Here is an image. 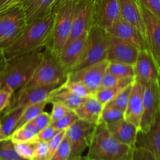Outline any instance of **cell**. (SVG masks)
I'll return each instance as SVG.
<instances>
[{
  "label": "cell",
  "mask_w": 160,
  "mask_h": 160,
  "mask_svg": "<svg viewBox=\"0 0 160 160\" xmlns=\"http://www.w3.org/2000/svg\"><path fill=\"white\" fill-rule=\"evenodd\" d=\"M56 0H23L18 6L23 9L27 23L50 14Z\"/></svg>",
  "instance_id": "23"
},
{
  "label": "cell",
  "mask_w": 160,
  "mask_h": 160,
  "mask_svg": "<svg viewBox=\"0 0 160 160\" xmlns=\"http://www.w3.org/2000/svg\"><path fill=\"white\" fill-rule=\"evenodd\" d=\"M0 160H27L19 156L10 138L0 139Z\"/></svg>",
  "instance_id": "29"
},
{
  "label": "cell",
  "mask_w": 160,
  "mask_h": 160,
  "mask_svg": "<svg viewBox=\"0 0 160 160\" xmlns=\"http://www.w3.org/2000/svg\"><path fill=\"white\" fill-rule=\"evenodd\" d=\"M85 98H80L71 92L65 85V83L52 91L47 98L48 103H59L70 109V110L76 109L84 101Z\"/></svg>",
  "instance_id": "24"
},
{
  "label": "cell",
  "mask_w": 160,
  "mask_h": 160,
  "mask_svg": "<svg viewBox=\"0 0 160 160\" xmlns=\"http://www.w3.org/2000/svg\"><path fill=\"white\" fill-rule=\"evenodd\" d=\"M134 148L121 143L111 134L106 123L95 126L87 157L96 160H133Z\"/></svg>",
  "instance_id": "3"
},
{
  "label": "cell",
  "mask_w": 160,
  "mask_h": 160,
  "mask_svg": "<svg viewBox=\"0 0 160 160\" xmlns=\"http://www.w3.org/2000/svg\"><path fill=\"white\" fill-rule=\"evenodd\" d=\"M36 134H33L28 129L23 127L15 130L11 134L10 138L13 143H20V142H25L32 141L34 138Z\"/></svg>",
  "instance_id": "37"
},
{
  "label": "cell",
  "mask_w": 160,
  "mask_h": 160,
  "mask_svg": "<svg viewBox=\"0 0 160 160\" xmlns=\"http://www.w3.org/2000/svg\"><path fill=\"white\" fill-rule=\"evenodd\" d=\"M6 138V136L4 135L2 131V124H1V120H0V139Z\"/></svg>",
  "instance_id": "51"
},
{
  "label": "cell",
  "mask_w": 160,
  "mask_h": 160,
  "mask_svg": "<svg viewBox=\"0 0 160 160\" xmlns=\"http://www.w3.org/2000/svg\"><path fill=\"white\" fill-rule=\"evenodd\" d=\"M108 64L109 61L105 59L81 70L70 72L67 81L81 82L95 95V92L100 89L103 76L107 70Z\"/></svg>",
  "instance_id": "10"
},
{
  "label": "cell",
  "mask_w": 160,
  "mask_h": 160,
  "mask_svg": "<svg viewBox=\"0 0 160 160\" xmlns=\"http://www.w3.org/2000/svg\"><path fill=\"white\" fill-rule=\"evenodd\" d=\"M133 160H160V157L154 156L144 148L136 147L134 151Z\"/></svg>",
  "instance_id": "45"
},
{
  "label": "cell",
  "mask_w": 160,
  "mask_h": 160,
  "mask_svg": "<svg viewBox=\"0 0 160 160\" xmlns=\"http://www.w3.org/2000/svg\"><path fill=\"white\" fill-rule=\"evenodd\" d=\"M90 2L93 4V6H95V4H97L99 2V0H90Z\"/></svg>",
  "instance_id": "53"
},
{
  "label": "cell",
  "mask_w": 160,
  "mask_h": 160,
  "mask_svg": "<svg viewBox=\"0 0 160 160\" xmlns=\"http://www.w3.org/2000/svg\"><path fill=\"white\" fill-rule=\"evenodd\" d=\"M88 32L84 33L81 37L67 42L58 56L59 61L66 70L70 73L82 59L85 49Z\"/></svg>",
  "instance_id": "16"
},
{
  "label": "cell",
  "mask_w": 160,
  "mask_h": 160,
  "mask_svg": "<svg viewBox=\"0 0 160 160\" xmlns=\"http://www.w3.org/2000/svg\"><path fill=\"white\" fill-rule=\"evenodd\" d=\"M132 83L125 82L114 86V87L107 88H100L95 92L94 96L104 106V105L109 102L111 100L113 99L122 90H123L125 88L128 87Z\"/></svg>",
  "instance_id": "28"
},
{
  "label": "cell",
  "mask_w": 160,
  "mask_h": 160,
  "mask_svg": "<svg viewBox=\"0 0 160 160\" xmlns=\"http://www.w3.org/2000/svg\"><path fill=\"white\" fill-rule=\"evenodd\" d=\"M139 50L137 47L109 34L106 60L134 66L137 60Z\"/></svg>",
  "instance_id": "13"
},
{
  "label": "cell",
  "mask_w": 160,
  "mask_h": 160,
  "mask_svg": "<svg viewBox=\"0 0 160 160\" xmlns=\"http://www.w3.org/2000/svg\"><path fill=\"white\" fill-rule=\"evenodd\" d=\"M74 2H70L66 3L53 12L55 13V20L52 34L49 45L47 47L57 56L70 38Z\"/></svg>",
  "instance_id": "6"
},
{
  "label": "cell",
  "mask_w": 160,
  "mask_h": 160,
  "mask_svg": "<svg viewBox=\"0 0 160 160\" xmlns=\"http://www.w3.org/2000/svg\"><path fill=\"white\" fill-rule=\"evenodd\" d=\"M22 1H23V0H11V1L8 3V4H6V6L2 8V9H0V12L6 10V9H10V8L13 7V6H18V5L20 4Z\"/></svg>",
  "instance_id": "48"
},
{
  "label": "cell",
  "mask_w": 160,
  "mask_h": 160,
  "mask_svg": "<svg viewBox=\"0 0 160 160\" xmlns=\"http://www.w3.org/2000/svg\"><path fill=\"white\" fill-rule=\"evenodd\" d=\"M6 56L4 54V51H3L2 48H0V71L2 70L5 67L6 64Z\"/></svg>",
  "instance_id": "49"
},
{
  "label": "cell",
  "mask_w": 160,
  "mask_h": 160,
  "mask_svg": "<svg viewBox=\"0 0 160 160\" xmlns=\"http://www.w3.org/2000/svg\"><path fill=\"white\" fill-rule=\"evenodd\" d=\"M78 0H56V2H54L52 6V12H55L56 10H57L59 8H60L61 6L65 5L66 3L70 2H77Z\"/></svg>",
  "instance_id": "46"
},
{
  "label": "cell",
  "mask_w": 160,
  "mask_h": 160,
  "mask_svg": "<svg viewBox=\"0 0 160 160\" xmlns=\"http://www.w3.org/2000/svg\"><path fill=\"white\" fill-rule=\"evenodd\" d=\"M44 49H38L7 59L6 66L0 71L1 88L8 87L15 92L25 87L43 59Z\"/></svg>",
  "instance_id": "2"
},
{
  "label": "cell",
  "mask_w": 160,
  "mask_h": 160,
  "mask_svg": "<svg viewBox=\"0 0 160 160\" xmlns=\"http://www.w3.org/2000/svg\"><path fill=\"white\" fill-rule=\"evenodd\" d=\"M0 89H1V84H0Z\"/></svg>",
  "instance_id": "55"
},
{
  "label": "cell",
  "mask_w": 160,
  "mask_h": 160,
  "mask_svg": "<svg viewBox=\"0 0 160 160\" xmlns=\"http://www.w3.org/2000/svg\"><path fill=\"white\" fill-rule=\"evenodd\" d=\"M55 13L27 23L16 40L4 50L6 59L49 45L54 25Z\"/></svg>",
  "instance_id": "1"
},
{
  "label": "cell",
  "mask_w": 160,
  "mask_h": 160,
  "mask_svg": "<svg viewBox=\"0 0 160 160\" xmlns=\"http://www.w3.org/2000/svg\"><path fill=\"white\" fill-rule=\"evenodd\" d=\"M135 80L141 84L158 81L159 66L149 49H140L134 65Z\"/></svg>",
  "instance_id": "12"
},
{
  "label": "cell",
  "mask_w": 160,
  "mask_h": 160,
  "mask_svg": "<svg viewBox=\"0 0 160 160\" xmlns=\"http://www.w3.org/2000/svg\"><path fill=\"white\" fill-rule=\"evenodd\" d=\"M27 25L24 12L20 6L0 12V48L9 47Z\"/></svg>",
  "instance_id": "7"
},
{
  "label": "cell",
  "mask_w": 160,
  "mask_h": 160,
  "mask_svg": "<svg viewBox=\"0 0 160 160\" xmlns=\"http://www.w3.org/2000/svg\"><path fill=\"white\" fill-rule=\"evenodd\" d=\"M15 149L19 156L27 160H31L34 154L36 142H25L20 143H14Z\"/></svg>",
  "instance_id": "33"
},
{
  "label": "cell",
  "mask_w": 160,
  "mask_h": 160,
  "mask_svg": "<svg viewBox=\"0 0 160 160\" xmlns=\"http://www.w3.org/2000/svg\"><path fill=\"white\" fill-rule=\"evenodd\" d=\"M70 110L67 107L64 106L63 105L59 104V103H52V110L51 112V119L52 122L56 121V120H59L64 116L67 115Z\"/></svg>",
  "instance_id": "44"
},
{
  "label": "cell",
  "mask_w": 160,
  "mask_h": 160,
  "mask_svg": "<svg viewBox=\"0 0 160 160\" xmlns=\"http://www.w3.org/2000/svg\"><path fill=\"white\" fill-rule=\"evenodd\" d=\"M159 85H160V62L159 63Z\"/></svg>",
  "instance_id": "54"
},
{
  "label": "cell",
  "mask_w": 160,
  "mask_h": 160,
  "mask_svg": "<svg viewBox=\"0 0 160 160\" xmlns=\"http://www.w3.org/2000/svg\"><path fill=\"white\" fill-rule=\"evenodd\" d=\"M47 104H48L47 101H43L38 103H35V104L25 106L21 114V117H20V120H19L17 126H16L15 130L21 128L25 123L35 119L41 112H43L44 109Z\"/></svg>",
  "instance_id": "27"
},
{
  "label": "cell",
  "mask_w": 160,
  "mask_h": 160,
  "mask_svg": "<svg viewBox=\"0 0 160 160\" xmlns=\"http://www.w3.org/2000/svg\"><path fill=\"white\" fill-rule=\"evenodd\" d=\"M66 135V131H59L56 135L52 138L48 142H47L48 145V158L50 160L52 155L54 154L55 152L59 146L60 143L62 142V139L64 138Z\"/></svg>",
  "instance_id": "39"
},
{
  "label": "cell",
  "mask_w": 160,
  "mask_h": 160,
  "mask_svg": "<svg viewBox=\"0 0 160 160\" xmlns=\"http://www.w3.org/2000/svg\"><path fill=\"white\" fill-rule=\"evenodd\" d=\"M96 125L78 119L66 131V137L70 145L69 160L81 156L84 150L88 148Z\"/></svg>",
  "instance_id": "9"
},
{
  "label": "cell",
  "mask_w": 160,
  "mask_h": 160,
  "mask_svg": "<svg viewBox=\"0 0 160 160\" xmlns=\"http://www.w3.org/2000/svg\"><path fill=\"white\" fill-rule=\"evenodd\" d=\"M120 18L118 0H99L94 6L93 25L107 31Z\"/></svg>",
  "instance_id": "15"
},
{
  "label": "cell",
  "mask_w": 160,
  "mask_h": 160,
  "mask_svg": "<svg viewBox=\"0 0 160 160\" xmlns=\"http://www.w3.org/2000/svg\"><path fill=\"white\" fill-rule=\"evenodd\" d=\"M23 128H25L26 129H28V131H30L31 132H32L33 134H36L37 135L38 133L39 132L37 126L35 125V123H34V121L33 120H31V121L28 122V123H25L24 125H23Z\"/></svg>",
  "instance_id": "47"
},
{
  "label": "cell",
  "mask_w": 160,
  "mask_h": 160,
  "mask_svg": "<svg viewBox=\"0 0 160 160\" xmlns=\"http://www.w3.org/2000/svg\"><path fill=\"white\" fill-rule=\"evenodd\" d=\"M23 109V106H16L8 109L2 117L0 119L3 134L6 138H10L11 134L15 131L16 126L21 117Z\"/></svg>",
  "instance_id": "26"
},
{
  "label": "cell",
  "mask_w": 160,
  "mask_h": 160,
  "mask_svg": "<svg viewBox=\"0 0 160 160\" xmlns=\"http://www.w3.org/2000/svg\"><path fill=\"white\" fill-rule=\"evenodd\" d=\"M107 70L119 78H135L134 66L131 64L109 62Z\"/></svg>",
  "instance_id": "30"
},
{
  "label": "cell",
  "mask_w": 160,
  "mask_h": 160,
  "mask_svg": "<svg viewBox=\"0 0 160 160\" xmlns=\"http://www.w3.org/2000/svg\"><path fill=\"white\" fill-rule=\"evenodd\" d=\"M118 2L122 18L134 26L147 42L145 20L138 0H118Z\"/></svg>",
  "instance_id": "19"
},
{
  "label": "cell",
  "mask_w": 160,
  "mask_h": 160,
  "mask_svg": "<svg viewBox=\"0 0 160 160\" xmlns=\"http://www.w3.org/2000/svg\"><path fill=\"white\" fill-rule=\"evenodd\" d=\"M10 1L11 0H0V9H2V8L4 7L6 4H8Z\"/></svg>",
  "instance_id": "50"
},
{
  "label": "cell",
  "mask_w": 160,
  "mask_h": 160,
  "mask_svg": "<svg viewBox=\"0 0 160 160\" xmlns=\"http://www.w3.org/2000/svg\"><path fill=\"white\" fill-rule=\"evenodd\" d=\"M136 147L144 148L160 157V112L155 123L147 132H138Z\"/></svg>",
  "instance_id": "22"
},
{
  "label": "cell",
  "mask_w": 160,
  "mask_h": 160,
  "mask_svg": "<svg viewBox=\"0 0 160 160\" xmlns=\"http://www.w3.org/2000/svg\"><path fill=\"white\" fill-rule=\"evenodd\" d=\"M78 119L79 118L76 115L74 111L71 110L67 115H65L59 120L52 122L50 125L52 126L54 128H56V130H58V131H67Z\"/></svg>",
  "instance_id": "34"
},
{
  "label": "cell",
  "mask_w": 160,
  "mask_h": 160,
  "mask_svg": "<svg viewBox=\"0 0 160 160\" xmlns=\"http://www.w3.org/2000/svg\"><path fill=\"white\" fill-rule=\"evenodd\" d=\"M102 108L103 105L93 95L85 98L80 106L73 111L79 119L97 125Z\"/></svg>",
  "instance_id": "25"
},
{
  "label": "cell",
  "mask_w": 160,
  "mask_h": 160,
  "mask_svg": "<svg viewBox=\"0 0 160 160\" xmlns=\"http://www.w3.org/2000/svg\"><path fill=\"white\" fill-rule=\"evenodd\" d=\"M108 130L116 139L131 148H136L138 129L123 118L106 123Z\"/></svg>",
  "instance_id": "21"
},
{
  "label": "cell",
  "mask_w": 160,
  "mask_h": 160,
  "mask_svg": "<svg viewBox=\"0 0 160 160\" xmlns=\"http://www.w3.org/2000/svg\"><path fill=\"white\" fill-rule=\"evenodd\" d=\"M62 84H47V85L25 86L19 90V93L15 96V99L10 103L8 109L16 106H25L35 104L43 101H47L48 95L59 86ZM6 109V110H7Z\"/></svg>",
  "instance_id": "14"
},
{
  "label": "cell",
  "mask_w": 160,
  "mask_h": 160,
  "mask_svg": "<svg viewBox=\"0 0 160 160\" xmlns=\"http://www.w3.org/2000/svg\"><path fill=\"white\" fill-rule=\"evenodd\" d=\"M59 131L56 130L52 126L49 125L42 131H40L34 137L32 142H48L52 138L54 137Z\"/></svg>",
  "instance_id": "40"
},
{
  "label": "cell",
  "mask_w": 160,
  "mask_h": 160,
  "mask_svg": "<svg viewBox=\"0 0 160 160\" xmlns=\"http://www.w3.org/2000/svg\"><path fill=\"white\" fill-rule=\"evenodd\" d=\"M109 34L103 28L93 25L89 30L82 59L71 72L106 59Z\"/></svg>",
  "instance_id": "5"
},
{
  "label": "cell",
  "mask_w": 160,
  "mask_h": 160,
  "mask_svg": "<svg viewBox=\"0 0 160 160\" xmlns=\"http://www.w3.org/2000/svg\"><path fill=\"white\" fill-rule=\"evenodd\" d=\"M106 31L110 35L118 38L137 47L138 49H149L147 42L137 29L122 17Z\"/></svg>",
  "instance_id": "18"
},
{
  "label": "cell",
  "mask_w": 160,
  "mask_h": 160,
  "mask_svg": "<svg viewBox=\"0 0 160 160\" xmlns=\"http://www.w3.org/2000/svg\"><path fill=\"white\" fill-rule=\"evenodd\" d=\"M143 115V88L139 81L134 80L131 87L128 106L123 113V119L140 130Z\"/></svg>",
  "instance_id": "17"
},
{
  "label": "cell",
  "mask_w": 160,
  "mask_h": 160,
  "mask_svg": "<svg viewBox=\"0 0 160 160\" xmlns=\"http://www.w3.org/2000/svg\"><path fill=\"white\" fill-rule=\"evenodd\" d=\"M31 160H48V145L46 142H36L34 154Z\"/></svg>",
  "instance_id": "41"
},
{
  "label": "cell",
  "mask_w": 160,
  "mask_h": 160,
  "mask_svg": "<svg viewBox=\"0 0 160 160\" xmlns=\"http://www.w3.org/2000/svg\"><path fill=\"white\" fill-rule=\"evenodd\" d=\"M94 6L90 0H78L74 2L70 36L68 42L88 32L93 26Z\"/></svg>",
  "instance_id": "11"
},
{
  "label": "cell",
  "mask_w": 160,
  "mask_h": 160,
  "mask_svg": "<svg viewBox=\"0 0 160 160\" xmlns=\"http://www.w3.org/2000/svg\"><path fill=\"white\" fill-rule=\"evenodd\" d=\"M132 84L125 88L123 90H122L121 92L113 98V99L111 100L109 102H108V104L111 105V106H113V107L120 109V110H121L122 112H123V113H124V111L125 109H126L127 106H128L130 95H131Z\"/></svg>",
  "instance_id": "32"
},
{
  "label": "cell",
  "mask_w": 160,
  "mask_h": 160,
  "mask_svg": "<svg viewBox=\"0 0 160 160\" xmlns=\"http://www.w3.org/2000/svg\"><path fill=\"white\" fill-rule=\"evenodd\" d=\"M70 155V145L67 138L64 137L59 146L55 152L50 160H69Z\"/></svg>",
  "instance_id": "36"
},
{
  "label": "cell",
  "mask_w": 160,
  "mask_h": 160,
  "mask_svg": "<svg viewBox=\"0 0 160 160\" xmlns=\"http://www.w3.org/2000/svg\"><path fill=\"white\" fill-rule=\"evenodd\" d=\"M141 6L160 19V0H138Z\"/></svg>",
  "instance_id": "42"
},
{
  "label": "cell",
  "mask_w": 160,
  "mask_h": 160,
  "mask_svg": "<svg viewBox=\"0 0 160 160\" xmlns=\"http://www.w3.org/2000/svg\"><path fill=\"white\" fill-rule=\"evenodd\" d=\"M73 160H96V159H89V158H88L87 156H85V157H82V156H80V157L77 158V159H74Z\"/></svg>",
  "instance_id": "52"
},
{
  "label": "cell",
  "mask_w": 160,
  "mask_h": 160,
  "mask_svg": "<svg viewBox=\"0 0 160 160\" xmlns=\"http://www.w3.org/2000/svg\"><path fill=\"white\" fill-rule=\"evenodd\" d=\"M65 85L70 89V92L80 98H88L94 95V94L84 84L79 81H73V82L67 81Z\"/></svg>",
  "instance_id": "35"
},
{
  "label": "cell",
  "mask_w": 160,
  "mask_h": 160,
  "mask_svg": "<svg viewBox=\"0 0 160 160\" xmlns=\"http://www.w3.org/2000/svg\"><path fill=\"white\" fill-rule=\"evenodd\" d=\"M123 118V112L109 104L103 106L98 123H109Z\"/></svg>",
  "instance_id": "31"
},
{
  "label": "cell",
  "mask_w": 160,
  "mask_h": 160,
  "mask_svg": "<svg viewBox=\"0 0 160 160\" xmlns=\"http://www.w3.org/2000/svg\"><path fill=\"white\" fill-rule=\"evenodd\" d=\"M143 88V115L138 132L150 129L160 112V85L159 80L142 84Z\"/></svg>",
  "instance_id": "8"
},
{
  "label": "cell",
  "mask_w": 160,
  "mask_h": 160,
  "mask_svg": "<svg viewBox=\"0 0 160 160\" xmlns=\"http://www.w3.org/2000/svg\"><path fill=\"white\" fill-rule=\"evenodd\" d=\"M68 73L59 57L53 54L48 47H45L43 59L26 86L62 84L67 82Z\"/></svg>",
  "instance_id": "4"
},
{
  "label": "cell",
  "mask_w": 160,
  "mask_h": 160,
  "mask_svg": "<svg viewBox=\"0 0 160 160\" xmlns=\"http://www.w3.org/2000/svg\"><path fill=\"white\" fill-rule=\"evenodd\" d=\"M33 121H34V123L37 126L38 131H42V130H44L45 128H46L47 127H48L51 124V115L48 112H44L43 111L35 119H34Z\"/></svg>",
  "instance_id": "43"
},
{
  "label": "cell",
  "mask_w": 160,
  "mask_h": 160,
  "mask_svg": "<svg viewBox=\"0 0 160 160\" xmlns=\"http://www.w3.org/2000/svg\"><path fill=\"white\" fill-rule=\"evenodd\" d=\"M14 93L15 92L8 87L0 89V113L9 107Z\"/></svg>",
  "instance_id": "38"
},
{
  "label": "cell",
  "mask_w": 160,
  "mask_h": 160,
  "mask_svg": "<svg viewBox=\"0 0 160 160\" xmlns=\"http://www.w3.org/2000/svg\"><path fill=\"white\" fill-rule=\"evenodd\" d=\"M144 20L146 28V37L148 48L156 58L158 63L160 62V19L150 11L142 7Z\"/></svg>",
  "instance_id": "20"
}]
</instances>
